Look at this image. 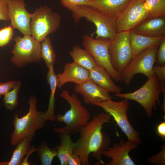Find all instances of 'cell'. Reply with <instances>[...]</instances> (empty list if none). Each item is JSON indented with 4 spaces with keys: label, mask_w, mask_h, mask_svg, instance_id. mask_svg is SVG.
<instances>
[{
    "label": "cell",
    "mask_w": 165,
    "mask_h": 165,
    "mask_svg": "<svg viewBox=\"0 0 165 165\" xmlns=\"http://www.w3.org/2000/svg\"><path fill=\"white\" fill-rule=\"evenodd\" d=\"M111 116L108 112H101L95 115L85 126L79 129V138L75 142L73 152L79 156L83 165H89V157L91 154L101 163L103 152L109 147L110 138L106 134L102 132L103 125L109 122Z\"/></svg>",
    "instance_id": "obj_1"
},
{
    "label": "cell",
    "mask_w": 165,
    "mask_h": 165,
    "mask_svg": "<svg viewBox=\"0 0 165 165\" xmlns=\"http://www.w3.org/2000/svg\"><path fill=\"white\" fill-rule=\"evenodd\" d=\"M60 96L68 101L70 108L64 114L55 115V121L63 122L65 125L62 127L54 128L53 130L59 134L71 135L79 133L80 129L85 126L90 121V112L82 105L75 93L70 95L67 90H63Z\"/></svg>",
    "instance_id": "obj_2"
},
{
    "label": "cell",
    "mask_w": 165,
    "mask_h": 165,
    "mask_svg": "<svg viewBox=\"0 0 165 165\" xmlns=\"http://www.w3.org/2000/svg\"><path fill=\"white\" fill-rule=\"evenodd\" d=\"M37 101L36 97L31 95L28 102L29 105L28 112L21 118L18 114L15 115L13 122L14 130L10 138L11 145H16L26 137L34 136L37 130L45 127L47 120L44 118V112L37 110Z\"/></svg>",
    "instance_id": "obj_3"
},
{
    "label": "cell",
    "mask_w": 165,
    "mask_h": 165,
    "mask_svg": "<svg viewBox=\"0 0 165 165\" xmlns=\"http://www.w3.org/2000/svg\"><path fill=\"white\" fill-rule=\"evenodd\" d=\"M76 23L82 18L94 23L96 26L97 39L104 38L112 41L118 33L115 20L90 6H76L69 9Z\"/></svg>",
    "instance_id": "obj_4"
},
{
    "label": "cell",
    "mask_w": 165,
    "mask_h": 165,
    "mask_svg": "<svg viewBox=\"0 0 165 165\" xmlns=\"http://www.w3.org/2000/svg\"><path fill=\"white\" fill-rule=\"evenodd\" d=\"M61 21L59 14L47 6H41L32 13L30 24L31 35L41 43L49 35L56 32Z\"/></svg>",
    "instance_id": "obj_5"
},
{
    "label": "cell",
    "mask_w": 165,
    "mask_h": 165,
    "mask_svg": "<svg viewBox=\"0 0 165 165\" xmlns=\"http://www.w3.org/2000/svg\"><path fill=\"white\" fill-rule=\"evenodd\" d=\"M162 92L159 82L154 73L145 83L135 91L127 93L115 94L117 97L135 101L145 109L147 115L151 117L153 109H157V105H160V96Z\"/></svg>",
    "instance_id": "obj_6"
},
{
    "label": "cell",
    "mask_w": 165,
    "mask_h": 165,
    "mask_svg": "<svg viewBox=\"0 0 165 165\" xmlns=\"http://www.w3.org/2000/svg\"><path fill=\"white\" fill-rule=\"evenodd\" d=\"M14 40L15 43L11 51L13 56L10 60L15 66L21 68L28 64L41 61L40 42L29 35L23 37L16 35Z\"/></svg>",
    "instance_id": "obj_7"
},
{
    "label": "cell",
    "mask_w": 165,
    "mask_h": 165,
    "mask_svg": "<svg viewBox=\"0 0 165 165\" xmlns=\"http://www.w3.org/2000/svg\"><path fill=\"white\" fill-rule=\"evenodd\" d=\"M92 105L101 108L112 116L128 141L138 145L140 143V133L133 128L128 119L127 112L129 106L128 99H124L119 101L110 100L95 103Z\"/></svg>",
    "instance_id": "obj_8"
},
{
    "label": "cell",
    "mask_w": 165,
    "mask_h": 165,
    "mask_svg": "<svg viewBox=\"0 0 165 165\" xmlns=\"http://www.w3.org/2000/svg\"><path fill=\"white\" fill-rule=\"evenodd\" d=\"M111 41L104 38L94 39L84 35L82 44L84 49L93 57L96 64L103 67L116 81L122 80L121 74L116 71L112 65L109 52Z\"/></svg>",
    "instance_id": "obj_9"
},
{
    "label": "cell",
    "mask_w": 165,
    "mask_h": 165,
    "mask_svg": "<svg viewBox=\"0 0 165 165\" xmlns=\"http://www.w3.org/2000/svg\"><path fill=\"white\" fill-rule=\"evenodd\" d=\"M158 49H146L132 58L121 74L122 81L125 84L129 85L136 74H142L148 79L153 74V68L156 62Z\"/></svg>",
    "instance_id": "obj_10"
},
{
    "label": "cell",
    "mask_w": 165,
    "mask_h": 165,
    "mask_svg": "<svg viewBox=\"0 0 165 165\" xmlns=\"http://www.w3.org/2000/svg\"><path fill=\"white\" fill-rule=\"evenodd\" d=\"M129 31L118 32L111 41L109 52L114 69L121 74L133 57Z\"/></svg>",
    "instance_id": "obj_11"
},
{
    "label": "cell",
    "mask_w": 165,
    "mask_h": 165,
    "mask_svg": "<svg viewBox=\"0 0 165 165\" xmlns=\"http://www.w3.org/2000/svg\"><path fill=\"white\" fill-rule=\"evenodd\" d=\"M149 16L145 1L131 0L115 20L118 32L132 29Z\"/></svg>",
    "instance_id": "obj_12"
},
{
    "label": "cell",
    "mask_w": 165,
    "mask_h": 165,
    "mask_svg": "<svg viewBox=\"0 0 165 165\" xmlns=\"http://www.w3.org/2000/svg\"><path fill=\"white\" fill-rule=\"evenodd\" d=\"M24 0H9L8 13L10 25L18 29L24 35H31L30 24L32 13L26 10Z\"/></svg>",
    "instance_id": "obj_13"
},
{
    "label": "cell",
    "mask_w": 165,
    "mask_h": 165,
    "mask_svg": "<svg viewBox=\"0 0 165 165\" xmlns=\"http://www.w3.org/2000/svg\"><path fill=\"white\" fill-rule=\"evenodd\" d=\"M138 144L123 139L119 143L114 144L112 147H109L102 153V155L111 159L107 165H135L136 164L129 155V152L137 148Z\"/></svg>",
    "instance_id": "obj_14"
},
{
    "label": "cell",
    "mask_w": 165,
    "mask_h": 165,
    "mask_svg": "<svg viewBox=\"0 0 165 165\" xmlns=\"http://www.w3.org/2000/svg\"><path fill=\"white\" fill-rule=\"evenodd\" d=\"M75 93L80 94L84 102L89 105L112 100L109 93L89 78L84 82L75 86Z\"/></svg>",
    "instance_id": "obj_15"
},
{
    "label": "cell",
    "mask_w": 165,
    "mask_h": 165,
    "mask_svg": "<svg viewBox=\"0 0 165 165\" xmlns=\"http://www.w3.org/2000/svg\"><path fill=\"white\" fill-rule=\"evenodd\" d=\"M64 68L63 72L56 75L60 89L67 82L79 84L89 78V71L74 62L66 63Z\"/></svg>",
    "instance_id": "obj_16"
},
{
    "label": "cell",
    "mask_w": 165,
    "mask_h": 165,
    "mask_svg": "<svg viewBox=\"0 0 165 165\" xmlns=\"http://www.w3.org/2000/svg\"><path fill=\"white\" fill-rule=\"evenodd\" d=\"M131 0H89L90 6L116 20Z\"/></svg>",
    "instance_id": "obj_17"
},
{
    "label": "cell",
    "mask_w": 165,
    "mask_h": 165,
    "mask_svg": "<svg viewBox=\"0 0 165 165\" xmlns=\"http://www.w3.org/2000/svg\"><path fill=\"white\" fill-rule=\"evenodd\" d=\"M131 30L136 33L151 37H165V16L148 18Z\"/></svg>",
    "instance_id": "obj_18"
},
{
    "label": "cell",
    "mask_w": 165,
    "mask_h": 165,
    "mask_svg": "<svg viewBox=\"0 0 165 165\" xmlns=\"http://www.w3.org/2000/svg\"><path fill=\"white\" fill-rule=\"evenodd\" d=\"M89 71V78L108 93H121L122 88L114 83L110 74L103 67L97 65Z\"/></svg>",
    "instance_id": "obj_19"
},
{
    "label": "cell",
    "mask_w": 165,
    "mask_h": 165,
    "mask_svg": "<svg viewBox=\"0 0 165 165\" xmlns=\"http://www.w3.org/2000/svg\"><path fill=\"white\" fill-rule=\"evenodd\" d=\"M164 37H151L136 33L131 30H130L129 38L133 57L146 49L158 48Z\"/></svg>",
    "instance_id": "obj_20"
},
{
    "label": "cell",
    "mask_w": 165,
    "mask_h": 165,
    "mask_svg": "<svg viewBox=\"0 0 165 165\" xmlns=\"http://www.w3.org/2000/svg\"><path fill=\"white\" fill-rule=\"evenodd\" d=\"M60 137L59 145L53 149L57 152V156L61 165H68L69 157L73 153L75 143L72 140L71 135L68 134H59Z\"/></svg>",
    "instance_id": "obj_21"
},
{
    "label": "cell",
    "mask_w": 165,
    "mask_h": 165,
    "mask_svg": "<svg viewBox=\"0 0 165 165\" xmlns=\"http://www.w3.org/2000/svg\"><path fill=\"white\" fill-rule=\"evenodd\" d=\"M46 79L50 89V95L47 110L44 112L43 117L46 120L55 121V115L54 112L55 104V95L58 85L57 78L55 74L53 67L48 68Z\"/></svg>",
    "instance_id": "obj_22"
},
{
    "label": "cell",
    "mask_w": 165,
    "mask_h": 165,
    "mask_svg": "<svg viewBox=\"0 0 165 165\" xmlns=\"http://www.w3.org/2000/svg\"><path fill=\"white\" fill-rule=\"evenodd\" d=\"M33 137L28 136L23 138L16 145L10 160L9 161L0 162V165H21L24 156L31 149V142Z\"/></svg>",
    "instance_id": "obj_23"
},
{
    "label": "cell",
    "mask_w": 165,
    "mask_h": 165,
    "mask_svg": "<svg viewBox=\"0 0 165 165\" xmlns=\"http://www.w3.org/2000/svg\"><path fill=\"white\" fill-rule=\"evenodd\" d=\"M69 54L74 62L89 71L97 65L92 55L85 49H82L78 45L73 46L72 50Z\"/></svg>",
    "instance_id": "obj_24"
},
{
    "label": "cell",
    "mask_w": 165,
    "mask_h": 165,
    "mask_svg": "<svg viewBox=\"0 0 165 165\" xmlns=\"http://www.w3.org/2000/svg\"><path fill=\"white\" fill-rule=\"evenodd\" d=\"M41 56L48 68L53 67L56 55L54 52L50 39L47 36L41 42Z\"/></svg>",
    "instance_id": "obj_25"
},
{
    "label": "cell",
    "mask_w": 165,
    "mask_h": 165,
    "mask_svg": "<svg viewBox=\"0 0 165 165\" xmlns=\"http://www.w3.org/2000/svg\"><path fill=\"white\" fill-rule=\"evenodd\" d=\"M37 152L42 165H51L54 158L57 156V150L50 149L44 140L41 142Z\"/></svg>",
    "instance_id": "obj_26"
},
{
    "label": "cell",
    "mask_w": 165,
    "mask_h": 165,
    "mask_svg": "<svg viewBox=\"0 0 165 165\" xmlns=\"http://www.w3.org/2000/svg\"><path fill=\"white\" fill-rule=\"evenodd\" d=\"M149 18L165 16V0H145Z\"/></svg>",
    "instance_id": "obj_27"
},
{
    "label": "cell",
    "mask_w": 165,
    "mask_h": 165,
    "mask_svg": "<svg viewBox=\"0 0 165 165\" xmlns=\"http://www.w3.org/2000/svg\"><path fill=\"white\" fill-rule=\"evenodd\" d=\"M21 86V82L18 81L13 88L3 96L4 104L7 110H12L16 107L17 104L18 94Z\"/></svg>",
    "instance_id": "obj_28"
},
{
    "label": "cell",
    "mask_w": 165,
    "mask_h": 165,
    "mask_svg": "<svg viewBox=\"0 0 165 165\" xmlns=\"http://www.w3.org/2000/svg\"><path fill=\"white\" fill-rule=\"evenodd\" d=\"M14 28L10 25L0 30V47L8 44L12 38Z\"/></svg>",
    "instance_id": "obj_29"
},
{
    "label": "cell",
    "mask_w": 165,
    "mask_h": 165,
    "mask_svg": "<svg viewBox=\"0 0 165 165\" xmlns=\"http://www.w3.org/2000/svg\"><path fill=\"white\" fill-rule=\"evenodd\" d=\"M161 150L156 154L149 157L147 159L148 163L158 165H165V145L161 147Z\"/></svg>",
    "instance_id": "obj_30"
},
{
    "label": "cell",
    "mask_w": 165,
    "mask_h": 165,
    "mask_svg": "<svg viewBox=\"0 0 165 165\" xmlns=\"http://www.w3.org/2000/svg\"><path fill=\"white\" fill-rule=\"evenodd\" d=\"M156 65L165 66V37L163 38L156 54Z\"/></svg>",
    "instance_id": "obj_31"
},
{
    "label": "cell",
    "mask_w": 165,
    "mask_h": 165,
    "mask_svg": "<svg viewBox=\"0 0 165 165\" xmlns=\"http://www.w3.org/2000/svg\"><path fill=\"white\" fill-rule=\"evenodd\" d=\"M18 81L13 80L4 82H0V98L13 88Z\"/></svg>",
    "instance_id": "obj_32"
},
{
    "label": "cell",
    "mask_w": 165,
    "mask_h": 165,
    "mask_svg": "<svg viewBox=\"0 0 165 165\" xmlns=\"http://www.w3.org/2000/svg\"><path fill=\"white\" fill-rule=\"evenodd\" d=\"M9 0H0V20H9L8 4Z\"/></svg>",
    "instance_id": "obj_33"
},
{
    "label": "cell",
    "mask_w": 165,
    "mask_h": 165,
    "mask_svg": "<svg viewBox=\"0 0 165 165\" xmlns=\"http://www.w3.org/2000/svg\"><path fill=\"white\" fill-rule=\"evenodd\" d=\"M62 5L69 10L73 7L86 5L89 0H59Z\"/></svg>",
    "instance_id": "obj_34"
},
{
    "label": "cell",
    "mask_w": 165,
    "mask_h": 165,
    "mask_svg": "<svg viewBox=\"0 0 165 165\" xmlns=\"http://www.w3.org/2000/svg\"><path fill=\"white\" fill-rule=\"evenodd\" d=\"M153 70L159 82L165 81V66L156 65Z\"/></svg>",
    "instance_id": "obj_35"
},
{
    "label": "cell",
    "mask_w": 165,
    "mask_h": 165,
    "mask_svg": "<svg viewBox=\"0 0 165 165\" xmlns=\"http://www.w3.org/2000/svg\"><path fill=\"white\" fill-rule=\"evenodd\" d=\"M68 164V165H81L82 162L79 156L73 152L69 158Z\"/></svg>",
    "instance_id": "obj_36"
},
{
    "label": "cell",
    "mask_w": 165,
    "mask_h": 165,
    "mask_svg": "<svg viewBox=\"0 0 165 165\" xmlns=\"http://www.w3.org/2000/svg\"><path fill=\"white\" fill-rule=\"evenodd\" d=\"M156 132L163 141L165 140V121L160 123L157 126Z\"/></svg>",
    "instance_id": "obj_37"
},
{
    "label": "cell",
    "mask_w": 165,
    "mask_h": 165,
    "mask_svg": "<svg viewBox=\"0 0 165 165\" xmlns=\"http://www.w3.org/2000/svg\"><path fill=\"white\" fill-rule=\"evenodd\" d=\"M38 150V148H36L35 146H32L31 147V149L26 155V157L24 158H23L21 165H30L31 163L28 161V158L30 156L32 153L35 152H37Z\"/></svg>",
    "instance_id": "obj_38"
},
{
    "label": "cell",
    "mask_w": 165,
    "mask_h": 165,
    "mask_svg": "<svg viewBox=\"0 0 165 165\" xmlns=\"http://www.w3.org/2000/svg\"><path fill=\"white\" fill-rule=\"evenodd\" d=\"M162 92L163 94V102L161 105V109L165 112V81L159 82Z\"/></svg>",
    "instance_id": "obj_39"
},
{
    "label": "cell",
    "mask_w": 165,
    "mask_h": 165,
    "mask_svg": "<svg viewBox=\"0 0 165 165\" xmlns=\"http://www.w3.org/2000/svg\"><path fill=\"white\" fill-rule=\"evenodd\" d=\"M143 0L145 1V0Z\"/></svg>",
    "instance_id": "obj_40"
}]
</instances>
